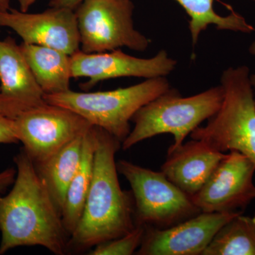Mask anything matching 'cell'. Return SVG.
I'll return each instance as SVG.
<instances>
[{
    "instance_id": "15",
    "label": "cell",
    "mask_w": 255,
    "mask_h": 255,
    "mask_svg": "<svg viewBox=\"0 0 255 255\" xmlns=\"http://www.w3.org/2000/svg\"><path fill=\"white\" fill-rule=\"evenodd\" d=\"M33 76L45 95L70 90L71 55L59 50L38 45H20Z\"/></svg>"
},
{
    "instance_id": "16",
    "label": "cell",
    "mask_w": 255,
    "mask_h": 255,
    "mask_svg": "<svg viewBox=\"0 0 255 255\" xmlns=\"http://www.w3.org/2000/svg\"><path fill=\"white\" fill-rule=\"evenodd\" d=\"M85 132L64 146L45 162L35 164L38 175L60 215L67 190L81 162Z\"/></svg>"
},
{
    "instance_id": "8",
    "label": "cell",
    "mask_w": 255,
    "mask_h": 255,
    "mask_svg": "<svg viewBox=\"0 0 255 255\" xmlns=\"http://www.w3.org/2000/svg\"><path fill=\"white\" fill-rule=\"evenodd\" d=\"M14 122L18 141L34 164L45 162L92 126L73 111L47 102L20 114Z\"/></svg>"
},
{
    "instance_id": "11",
    "label": "cell",
    "mask_w": 255,
    "mask_h": 255,
    "mask_svg": "<svg viewBox=\"0 0 255 255\" xmlns=\"http://www.w3.org/2000/svg\"><path fill=\"white\" fill-rule=\"evenodd\" d=\"M243 212H201L167 228L145 226L139 255H202L221 228Z\"/></svg>"
},
{
    "instance_id": "18",
    "label": "cell",
    "mask_w": 255,
    "mask_h": 255,
    "mask_svg": "<svg viewBox=\"0 0 255 255\" xmlns=\"http://www.w3.org/2000/svg\"><path fill=\"white\" fill-rule=\"evenodd\" d=\"M185 10L190 17L189 28L193 46H195L201 32L210 25L217 30L251 33L255 28L247 22L246 18L233 11L228 16L218 14L214 9V0H175ZM255 1V0H251Z\"/></svg>"
},
{
    "instance_id": "10",
    "label": "cell",
    "mask_w": 255,
    "mask_h": 255,
    "mask_svg": "<svg viewBox=\"0 0 255 255\" xmlns=\"http://www.w3.org/2000/svg\"><path fill=\"white\" fill-rule=\"evenodd\" d=\"M71 60L73 78L88 79L81 85L85 91L110 79L166 77L174 71L177 64L164 50L150 58H137L120 49L100 53H86L80 50L71 55Z\"/></svg>"
},
{
    "instance_id": "6",
    "label": "cell",
    "mask_w": 255,
    "mask_h": 255,
    "mask_svg": "<svg viewBox=\"0 0 255 255\" xmlns=\"http://www.w3.org/2000/svg\"><path fill=\"white\" fill-rule=\"evenodd\" d=\"M117 166L119 173L131 187L137 224L162 229L201 212L191 196L170 182L162 172L124 159L117 162Z\"/></svg>"
},
{
    "instance_id": "12",
    "label": "cell",
    "mask_w": 255,
    "mask_h": 255,
    "mask_svg": "<svg viewBox=\"0 0 255 255\" xmlns=\"http://www.w3.org/2000/svg\"><path fill=\"white\" fill-rule=\"evenodd\" d=\"M0 26L11 28L26 44L49 47L72 55L80 50L75 10L50 7L38 13L0 11Z\"/></svg>"
},
{
    "instance_id": "1",
    "label": "cell",
    "mask_w": 255,
    "mask_h": 255,
    "mask_svg": "<svg viewBox=\"0 0 255 255\" xmlns=\"http://www.w3.org/2000/svg\"><path fill=\"white\" fill-rule=\"evenodd\" d=\"M14 162L12 189L0 196V255L13 248L30 246L65 255L70 236L34 163L23 150L15 156Z\"/></svg>"
},
{
    "instance_id": "26",
    "label": "cell",
    "mask_w": 255,
    "mask_h": 255,
    "mask_svg": "<svg viewBox=\"0 0 255 255\" xmlns=\"http://www.w3.org/2000/svg\"><path fill=\"white\" fill-rule=\"evenodd\" d=\"M250 52H251V54L255 55V41L250 47ZM251 82L253 87L255 88V75H251Z\"/></svg>"
},
{
    "instance_id": "23",
    "label": "cell",
    "mask_w": 255,
    "mask_h": 255,
    "mask_svg": "<svg viewBox=\"0 0 255 255\" xmlns=\"http://www.w3.org/2000/svg\"><path fill=\"white\" fill-rule=\"evenodd\" d=\"M85 0H51L50 7L68 8L75 10Z\"/></svg>"
},
{
    "instance_id": "22",
    "label": "cell",
    "mask_w": 255,
    "mask_h": 255,
    "mask_svg": "<svg viewBox=\"0 0 255 255\" xmlns=\"http://www.w3.org/2000/svg\"><path fill=\"white\" fill-rule=\"evenodd\" d=\"M16 174V170L13 168L6 169L0 172V194H2L10 185L13 184Z\"/></svg>"
},
{
    "instance_id": "19",
    "label": "cell",
    "mask_w": 255,
    "mask_h": 255,
    "mask_svg": "<svg viewBox=\"0 0 255 255\" xmlns=\"http://www.w3.org/2000/svg\"><path fill=\"white\" fill-rule=\"evenodd\" d=\"M202 255H255L253 218L238 215L215 235Z\"/></svg>"
},
{
    "instance_id": "24",
    "label": "cell",
    "mask_w": 255,
    "mask_h": 255,
    "mask_svg": "<svg viewBox=\"0 0 255 255\" xmlns=\"http://www.w3.org/2000/svg\"><path fill=\"white\" fill-rule=\"evenodd\" d=\"M38 0H18V4H19V10L21 11H28L30 7L36 2Z\"/></svg>"
},
{
    "instance_id": "21",
    "label": "cell",
    "mask_w": 255,
    "mask_h": 255,
    "mask_svg": "<svg viewBox=\"0 0 255 255\" xmlns=\"http://www.w3.org/2000/svg\"><path fill=\"white\" fill-rule=\"evenodd\" d=\"M18 142L14 120L0 114V143H17Z\"/></svg>"
},
{
    "instance_id": "4",
    "label": "cell",
    "mask_w": 255,
    "mask_h": 255,
    "mask_svg": "<svg viewBox=\"0 0 255 255\" xmlns=\"http://www.w3.org/2000/svg\"><path fill=\"white\" fill-rule=\"evenodd\" d=\"M221 85L224 90L221 107L205 127L196 128L190 136L223 153L237 151L255 164V98L249 68L226 69Z\"/></svg>"
},
{
    "instance_id": "7",
    "label": "cell",
    "mask_w": 255,
    "mask_h": 255,
    "mask_svg": "<svg viewBox=\"0 0 255 255\" xmlns=\"http://www.w3.org/2000/svg\"><path fill=\"white\" fill-rule=\"evenodd\" d=\"M131 0H85L75 9L80 50L100 53L127 47L145 51L150 40L134 27Z\"/></svg>"
},
{
    "instance_id": "14",
    "label": "cell",
    "mask_w": 255,
    "mask_h": 255,
    "mask_svg": "<svg viewBox=\"0 0 255 255\" xmlns=\"http://www.w3.org/2000/svg\"><path fill=\"white\" fill-rule=\"evenodd\" d=\"M226 155L192 139L167 151L161 172L181 190L192 196L200 190Z\"/></svg>"
},
{
    "instance_id": "3",
    "label": "cell",
    "mask_w": 255,
    "mask_h": 255,
    "mask_svg": "<svg viewBox=\"0 0 255 255\" xmlns=\"http://www.w3.org/2000/svg\"><path fill=\"white\" fill-rule=\"evenodd\" d=\"M223 97L221 85L188 97H183L177 90L170 87L133 116L134 127L122 142V149L127 150L146 139L169 133L173 135L174 142L168 150H173L218 112Z\"/></svg>"
},
{
    "instance_id": "13",
    "label": "cell",
    "mask_w": 255,
    "mask_h": 255,
    "mask_svg": "<svg viewBox=\"0 0 255 255\" xmlns=\"http://www.w3.org/2000/svg\"><path fill=\"white\" fill-rule=\"evenodd\" d=\"M44 96L20 45L11 36L0 41V114L14 120L46 104Z\"/></svg>"
},
{
    "instance_id": "20",
    "label": "cell",
    "mask_w": 255,
    "mask_h": 255,
    "mask_svg": "<svg viewBox=\"0 0 255 255\" xmlns=\"http://www.w3.org/2000/svg\"><path fill=\"white\" fill-rule=\"evenodd\" d=\"M145 226L137 224L131 232L115 239L100 243L89 255H131L136 252L143 239Z\"/></svg>"
},
{
    "instance_id": "2",
    "label": "cell",
    "mask_w": 255,
    "mask_h": 255,
    "mask_svg": "<svg viewBox=\"0 0 255 255\" xmlns=\"http://www.w3.org/2000/svg\"><path fill=\"white\" fill-rule=\"evenodd\" d=\"M121 147L120 140L98 127L91 187L68 252L87 251L136 227L132 192L124 191L119 181L115 157Z\"/></svg>"
},
{
    "instance_id": "25",
    "label": "cell",
    "mask_w": 255,
    "mask_h": 255,
    "mask_svg": "<svg viewBox=\"0 0 255 255\" xmlns=\"http://www.w3.org/2000/svg\"><path fill=\"white\" fill-rule=\"evenodd\" d=\"M11 0H0V11H6L11 8Z\"/></svg>"
},
{
    "instance_id": "9",
    "label": "cell",
    "mask_w": 255,
    "mask_h": 255,
    "mask_svg": "<svg viewBox=\"0 0 255 255\" xmlns=\"http://www.w3.org/2000/svg\"><path fill=\"white\" fill-rule=\"evenodd\" d=\"M255 172L250 157L231 151L191 199L201 212H243L255 199Z\"/></svg>"
},
{
    "instance_id": "27",
    "label": "cell",
    "mask_w": 255,
    "mask_h": 255,
    "mask_svg": "<svg viewBox=\"0 0 255 255\" xmlns=\"http://www.w3.org/2000/svg\"><path fill=\"white\" fill-rule=\"evenodd\" d=\"M253 221H254L255 224V214L254 215V217L253 218Z\"/></svg>"
},
{
    "instance_id": "17",
    "label": "cell",
    "mask_w": 255,
    "mask_h": 255,
    "mask_svg": "<svg viewBox=\"0 0 255 255\" xmlns=\"http://www.w3.org/2000/svg\"><path fill=\"white\" fill-rule=\"evenodd\" d=\"M97 135L98 127L92 125L85 132L81 162L65 196L61 218L65 230L70 236L81 219L91 187Z\"/></svg>"
},
{
    "instance_id": "5",
    "label": "cell",
    "mask_w": 255,
    "mask_h": 255,
    "mask_svg": "<svg viewBox=\"0 0 255 255\" xmlns=\"http://www.w3.org/2000/svg\"><path fill=\"white\" fill-rule=\"evenodd\" d=\"M165 77L146 79L137 85L105 92H75L45 95L47 103L65 107L105 130L121 142L130 133V122L144 105L170 88Z\"/></svg>"
}]
</instances>
